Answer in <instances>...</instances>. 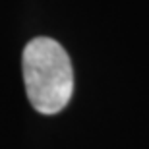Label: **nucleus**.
I'll list each match as a JSON object with an SVG mask.
<instances>
[{
    "mask_svg": "<svg viewBox=\"0 0 149 149\" xmlns=\"http://www.w3.org/2000/svg\"><path fill=\"white\" fill-rule=\"evenodd\" d=\"M23 81L29 103L41 114H56L74 93V70L70 56L50 37L31 39L22 54Z\"/></svg>",
    "mask_w": 149,
    "mask_h": 149,
    "instance_id": "f257e3e1",
    "label": "nucleus"
}]
</instances>
